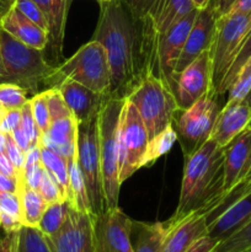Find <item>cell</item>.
<instances>
[{"label": "cell", "mask_w": 251, "mask_h": 252, "mask_svg": "<svg viewBox=\"0 0 251 252\" xmlns=\"http://www.w3.org/2000/svg\"><path fill=\"white\" fill-rule=\"evenodd\" d=\"M94 39L102 44L107 54L110 98L127 100L147 76H159L160 34L147 16H135L125 0L100 1Z\"/></svg>", "instance_id": "1"}, {"label": "cell", "mask_w": 251, "mask_h": 252, "mask_svg": "<svg viewBox=\"0 0 251 252\" xmlns=\"http://www.w3.org/2000/svg\"><path fill=\"white\" fill-rule=\"evenodd\" d=\"M224 148L209 138L199 149L185 157L184 176L177 208L171 219L198 211L204 216L223 197Z\"/></svg>", "instance_id": "2"}, {"label": "cell", "mask_w": 251, "mask_h": 252, "mask_svg": "<svg viewBox=\"0 0 251 252\" xmlns=\"http://www.w3.org/2000/svg\"><path fill=\"white\" fill-rule=\"evenodd\" d=\"M56 65L46 61L43 51L26 46L0 31V84H15L36 95L41 85L51 83Z\"/></svg>", "instance_id": "3"}, {"label": "cell", "mask_w": 251, "mask_h": 252, "mask_svg": "<svg viewBox=\"0 0 251 252\" xmlns=\"http://www.w3.org/2000/svg\"><path fill=\"white\" fill-rule=\"evenodd\" d=\"M125 98H108L98 113V138L102 189L106 209L118 207L121 182L118 179V129Z\"/></svg>", "instance_id": "4"}, {"label": "cell", "mask_w": 251, "mask_h": 252, "mask_svg": "<svg viewBox=\"0 0 251 252\" xmlns=\"http://www.w3.org/2000/svg\"><path fill=\"white\" fill-rule=\"evenodd\" d=\"M251 29V12L224 14L217 19L216 32L209 47L211 91L217 97L219 88L233 65L246 34Z\"/></svg>", "instance_id": "5"}, {"label": "cell", "mask_w": 251, "mask_h": 252, "mask_svg": "<svg viewBox=\"0 0 251 252\" xmlns=\"http://www.w3.org/2000/svg\"><path fill=\"white\" fill-rule=\"evenodd\" d=\"M65 78L110 98V65L102 44L93 39L80 47L70 58L56 66V71L49 84L53 88L58 81Z\"/></svg>", "instance_id": "6"}, {"label": "cell", "mask_w": 251, "mask_h": 252, "mask_svg": "<svg viewBox=\"0 0 251 252\" xmlns=\"http://www.w3.org/2000/svg\"><path fill=\"white\" fill-rule=\"evenodd\" d=\"M127 100L137 108L149 139L174 123L175 115L179 111L171 89L157 75L147 76Z\"/></svg>", "instance_id": "7"}, {"label": "cell", "mask_w": 251, "mask_h": 252, "mask_svg": "<svg viewBox=\"0 0 251 252\" xmlns=\"http://www.w3.org/2000/svg\"><path fill=\"white\" fill-rule=\"evenodd\" d=\"M76 159L85 182L91 213L94 217L98 216L106 211L102 175H101L98 115L78 125Z\"/></svg>", "instance_id": "8"}, {"label": "cell", "mask_w": 251, "mask_h": 252, "mask_svg": "<svg viewBox=\"0 0 251 252\" xmlns=\"http://www.w3.org/2000/svg\"><path fill=\"white\" fill-rule=\"evenodd\" d=\"M220 110L218 97L208 93L191 107L181 111L175 130L181 143L184 157L196 152L211 138Z\"/></svg>", "instance_id": "9"}, {"label": "cell", "mask_w": 251, "mask_h": 252, "mask_svg": "<svg viewBox=\"0 0 251 252\" xmlns=\"http://www.w3.org/2000/svg\"><path fill=\"white\" fill-rule=\"evenodd\" d=\"M149 137L147 128L132 102L126 100L118 129V165L121 185L140 169V160L145 152Z\"/></svg>", "instance_id": "10"}, {"label": "cell", "mask_w": 251, "mask_h": 252, "mask_svg": "<svg viewBox=\"0 0 251 252\" xmlns=\"http://www.w3.org/2000/svg\"><path fill=\"white\" fill-rule=\"evenodd\" d=\"M132 219L120 208H108L94 217L95 252H134Z\"/></svg>", "instance_id": "11"}, {"label": "cell", "mask_w": 251, "mask_h": 252, "mask_svg": "<svg viewBox=\"0 0 251 252\" xmlns=\"http://www.w3.org/2000/svg\"><path fill=\"white\" fill-rule=\"evenodd\" d=\"M171 91L179 111L191 107L211 91V57L209 49L202 52L192 63L172 79Z\"/></svg>", "instance_id": "12"}, {"label": "cell", "mask_w": 251, "mask_h": 252, "mask_svg": "<svg viewBox=\"0 0 251 252\" xmlns=\"http://www.w3.org/2000/svg\"><path fill=\"white\" fill-rule=\"evenodd\" d=\"M46 238L52 252H95L94 216L70 208L63 226Z\"/></svg>", "instance_id": "13"}, {"label": "cell", "mask_w": 251, "mask_h": 252, "mask_svg": "<svg viewBox=\"0 0 251 252\" xmlns=\"http://www.w3.org/2000/svg\"><path fill=\"white\" fill-rule=\"evenodd\" d=\"M219 16V0H212L204 9L198 10L196 20L191 27L184 49L180 54L174 69V75L181 73L202 52L211 47L216 32L217 19ZM172 84V83H171Z\"/></svg>", "instance_id": "14"}, {"label": "cell", "mask_w": 251, "mask_h": 252, "mask_svg": "<svg viewBox=\"0 0 251 252\" xmlns=\"http://www.w3.org/2000/svg\"><path fill=\"white\" fill-rule=\"evenodd\" d=\"M197 14L198 9L194 7L182 19L172 24L160 38L159 49H157V71H159V78H161L170 89H171L175 65L184 49L185 42L191 31Z\"/></svg>", "instance_id": "15"}, {"label": "cell", "mask_w": 251, "mask_h": 252, "mask_svg": "<svg viewBox=\"0 0 251 252\" xmlns=\"http://www.w3.org/2000/svg\"><path fill=\"white\" fill-rule=\"evenodd\" d=\"M162 223L165 226L162 252H186L198 239L208 235L206 216L198 211Z\"/></svg>", "instance_id": "16"}, {"label": "cell", "mask_w": 251, "mask_h": 252, "mask_svg": "<svg viewBox=\"0 0 251 252\" xmlns=\"http://www.w3.org/2000/svg\"><path fill=\"white\" fill-rule=\"evenodd\" d=\"M53 88L58 89L78 125L96 117L108 100L107 96L68 78L62 79Z\"/></svg>", "instance_id": "17"}, {"label": "cell", "mask_w": 251, "mask_h": 252, "mask_svg": "<svg viewBox=\"0 0 251 252\" xmlns=\"http://www.w3.org/2000/svg\"><path fill=\"white\" fill-rule=\"evenodd\" d=\"M251 160V123L224 148L223 192L230 191L244 177ZM223 194V196H224ZM221 199V198H220Z\"/></svg>", "instance_id": "18"}, {"label": "cell", "mask_w": 251, "mask_h": 252, "mask_svg": "<svg viewBox=\"0 0 251 252\" xmlns=\"http://www.w3.org/2000/svg\"><path fill=\"white\" fill-rule=\"evenodd\" d=\"M251 123V106L245 101L224 103L212 130L211 139L219 147L225 148Z\"/></svg>", "instance_id": "19"}, {"label": "cell", "mask_w": 251, "mask_h": 252, "mask_svg": "<svg viewBox=\"0 0 251 252\" xmlns=\"http://www.w3.org/2000/svg\"><path fill=\"white\" fill-rule=\"evenodd\" d=\"M39 6L48 24V48L52 61L58 64L63 56L64 32L71 0H32Z\"/></svg>", "instance_id": "20"}, {"label": "cell", "mask_w": 251, "mask_h": 252, "mask_svg": "<svg viewBox=\"0 0 251 252\" xmlns=\"http://www.w3.org/2000/svg\"><path fill=\"white\" fill-rule=\"evenodd\" d=\"M0 24L2 30L26 46L39 51H44L48 46V33L25 16L15 5L4 15Z\"/></svg>", "instance_id": "21"}, {"label": "cell", "mask_w": 251, "mask_h": 252, "mask_svg": "<svg viewBox=\"0 0 251 252\" xmlns=\"http://www.w3.org/2000/svg\"><path fill=\"white\" fill-rule=\"evenodd\" d=\"M251 220V189L225 209L207 228V234L221 241Z\"/></svg>", "instance_id": "22"}, {"label": "cell", "mask_w": 251, "mask_h": 252, "mask_svg": "<svg viewBox=\"0 0 251 252\" xmlns=\"http://www.w3.org/2000/svg\"><path fill=\"white\" fill-rule=\"evenodd\" d=\"M41 145L70 160L76 155L78 144V122L74 117H64L52 121L49 130L42 135Z\"/></svg>", "instance_id": "23"}, {"label": "cell", "mask_w": 251, "mask_h": 252, "mask_svg": "<svg viewBox=\"0 0 251 252\" xmlns=\"http://www.w3.org/2000/svg\"><path fill=\"white\" fill-rule=\"evenodd\" d=\"M193 9L194 6L191 0H153L148 11L143 16H147L152 21L161 38L172 24L179 21Z\"/></svg>", "instance_id": "24"}, {"label": "cell", "mask_w": 251, "mask_h": 252, "mask_svg": "<svg viewBox=\"0 0 251 252\" xmlns=\"http://www.w3.org/2000/svg\"><path fill=\"white\" fill-rule=\"evenodd\" d=\"M165 226L162 221H132V245L134 252H162Z\"/></svg>", "instance_id": "25"}, {"label": "cell", "mask_w": 251, "mask_h": 252, "mask_svg": "<svg viewBox=\"0 0 251 252\" xmlns=\"http://www.w3.org/2000/svg\"><path fill=\"white\" fill-rule=\"evenodd\" d=\"M17 194L21 203L22 225L38 226L42 214L47 207L39 191L30 189L26 186L25 181H21L17 184Z\"/></svg>", "instance_id": "26"}, {"label": "cell", "mask_w": 251, "mask_h": 252, "mask_svg": "<svg viewBox=\"0 0 251 252\" xmlns=\"http://www.w3.org/2000/svg\"><path fill=\"white\" fill-rule=\"evenodd\" d=\"M69 166V198L68 203L75 211L81 213L91 214L90 202H89L88 192H86L85 182H84L83 174L79 167L78 159L75 157L68 160Z\"/></svg>", "instance_id": "27"}, {"label": "cell", "mask_w": 251, "mask_h": 252, "mask_svg": "<svg viewBox=\"0 0 251 252\" xmlns=\"http://www.w3.org/2000/svg\"><path fill=\"white\" fill-rule=\"evenodd\" d=\"M176 140L177 133L171 123V125L167 126L165 129H162L161 132L157 133L155 137L149 139L147 148H145L144 154H143L142 160H140V169H142V167L150 166V165L154 164L159 158L167 154V153L171 150L172 145L175 144Z\"/></svg>", "instance_id": "28"}, {"label": "cell", "mask_w": 251, "mask_h": 252, "mask_svg": "<svg viewBox=\"0 0 251 252\" xmlns=\"http://www.w3.org/2000/svg\"><path fill=\"white\" fill-rule=\"evenodd\" d=\"M41 147V162L47 171L51 172L52 176L57 180L61 186L63 196L65 201L69 198V166L68 160L62 158L61 155L56 154L52 150L47 149L46 147L39 144Z\"/></svg>", "instance_id": "29"}, {"label": "cell", "mask_w": 251, "mask_h": 252, "mask_svg": "<svg viewBox=\"0 0 251 252\" xmlns=\"http://www.w3.org/2000/svg\"><path fill=\"white\" fill-rule=\"evenodd\" d=\"M70 208L71 207L69 206L66 201H59L47 204L38 224L39 230L46 236L56 234L63 226L64 221L66 220Z\"/></svg>", "instance_id": "30"}, {"label": "cell", "mask_w": 251, "mask_h": 252, "mask_svg": "<svg viewBox=\"0 0 251 252\" xmlns=\"http://www.w3.org/2000/svg\"><path fill=\"white\" fill-rule=\"evenodd\" d=\"M16 252H52L38 226L22 225L16 233Z\"/></svg>", "instance_id": "31"}, {"label": "cell", "mask_w": 251, "mask_h": 252, "mask_svg": "<svg viewBox=\"0 0 251 252\" xmlns=\"http://www.w3.org/2000/svg\"><path fill=\"white\" fill-rule=\"evenodd\" d=\"M251 58V29L249 31V33L246 34L245 39H244L243 44H241V48L239 51L238 56H236L235 61H234L233 65L229 69L228 74L224 78L223 83H221L220 88H219L218 93H217V97L224 95V94L228 93V90L230 89V86L233 85V83L235 81L236 76L240 73L241 68L244 66V64Z\"/></svg>", "instance_id": "32"}, {"label": "cell", "mask_w": 251, "mask_h": 252, "mask_svg": "<svg viewBox=\"0 0 251 252\" xmlns=\"http://www.w3.org/2000/svg\"><path fill=\"white\" fill-rule=\"evenodd\" d=\"M248 249H251V220L233 235L219 241L212 252H240Z\"/></svg>", "instance_id": "33"}, {"label": "cell", "mask_w": 251, "mask_h": 252, "mask_svg": "<svg viewBox=\"0 0 251 252\" xmlns=\"http://www.w3.org/2000/svg\"><path fill=\"white\" fill-rule=\"evenodd\" d=\"M251 91V58L244 64L235 81L228 90V100L225 103H236L245 101Z\"/></svg>", "instance_id": "34"}, {"label": "cell", "mask_w": 251, "mask_h": 252, "mask_svg": "<svg viewBox=\"0 0 251 252\" xmlns=\"http://www.w3.org/2000/svg\"><path fill=\"white\" fill-rule=\"evenodd\" d=\"M27 91L15 84H0V108L2 110H21L29 101Z\"/></svg>", "instance_id": "35"}, {"label": "cell", "mask_w": 251, "mask_h": 252, "mask_svg": "<svg viewBox=\"0 0 251 252\" xmlns=\"http://www.w3.org/2000/svg\"><path fill=\"white\" fill-rule=\"evenodd\" d=\"M31 103L32 115L34 121L41 130L42 135L46 134L51 127V115L48 108V91L44 90L42 93L36 94L32 98H30Z\"/></svg>", "instance_id": "36"}, {"label": "cell", "mask_w": 251, "mask_h": 252, "mask_svg": "<svg viewBox=\"0 0 251 252\" xmlns=\"http://www.w3.org/2000/svg\"><path fill=\"white\" fill-rule=\"evenodd\" d=\"M20 125H21L22 129H24V132L26 133V135L29 137L31 148L39 145V143H41V139H42V133L41 130H39L38 126H37L36 121H34L33 115H32L30 100L22 106L21 123H20Z\"/></svg>", "instance_id": "37"}, {"label": "cell", "mask_w": 251, "mask_h": 252, "mask_svg": "<svg viewBox=\"0 0 251 252\" xmlns=\"http://www.w3.org/2000/svg\"><path fill=\"white\" fill-rule=\"evenodd\" d=\"M38 191L47 204H51L59 201H65L59 184L52 176L51 172L47 171L46 169L43 171V176H42V181L41 185H39Z\"/></svg>", "instance_id": "38"}, {"label": "cell", "mask_w": 251, "mask_h": 252, "mask_svg": "<svg viewBox=\"0 0 251 252\" xmlns=\"http://www.w3.org/2000/svg\"><path fill=\"white\" fill-rule=\"evenodd\" d=\"M47 91H48V108L49 115H51V122L59 120V118L74 117L58 89L49 88L47 89Z\"/></svg>", "instance_id": "39"}, {"label": "cell", "mask_w": 251, "mask_h": 252, "mask_svg": "<svg viewBox=\"0 0 251 252\" xmlns=\"http://www.w3.org/2000/svg\"><path fill=\"white\" fill-rule=\"evenodd\" d=\"M14 5L25 16L29 17L32 22L38 25L42 30L48 33V24H47L46 16L36 2L32 0H14Z\"/></svg>", "instance_id": "40"}, {"label": "cell", "mask_w": 251, "mask_h": 252, "mask_svg": "<svg viewBox=\"0 0 251 252\" xmlns=\"http://www.w3.org/2000/svg\"><path fill=\"white\" fill-rule=\"evenodd\" d=\"M0 213L7 214L22 223L19 194L11 192H0Z\"/></svg>", "instance_id": "41"}, {"label": "cell", "mask_w": 251, "mask_h": 252, "mask_svg": "<svg viewBox=\"0 0 251 252\" xmlns=\"http://www.w3.org/2000/svg\"><path fill=\"white\" fill-rule=\"evenodd\" d=\"M21 123V110H2L0 108V132L11 133Z\"/></svg>", "instance_id": "42"}, {"label": "cell", "mask_w": 251, "mask_h": 252, "mask_svg": "<svg viewBox=\"0 0 251 252\" xmlns=\"http://www.w3.org/2000/svg\"><path fill=\"white\" fill-rule=\"evenodd\" d=\"M251 12V0H219V15Z\"/></svg>", "instance_id": "43"}, {"label": "cell", "mask_w": 251, "mask_h": 252, "mask_svg": "<svg viewBox=\"0 0 251 252\" xmlns=\"http://www.w3.org/2000/svg\"><path fill=\"white\" fill-rule=\"evenodd\" d=\"M43 171L44 167L42 165V162L24 167V172L22 174H24V181L26 184V186L38 191L39 185H41L42 181V176H43Z\"/></svg>", "instance_id": "44"}, {"label": "cell", "mask_w": 251, "mask_h": 252, "mask_svg": "<svg viewBox=\"0 0 251 252\" xmlns=\"http://www.w3.org/2000/svg\"><path fill=\"white\" fill-rule=\"evenodd\" d=\"M219 241L211 238L209 235L202 236L196 241L186 252H212L213 249L218 245Z\"/></svg>", "instance_id": "45"}, {"label": "cell", "mask_w": 251, "mask_h": 252, "mask_svg": "<svg viewBox=\"0 0 251 252\" xmlns=\"http://www.w3.org/2000/svg\"><path fill=\"white\" fill-rule=\"evenodd\" d=\"M125 1L135 16L142 17L148 11L153 0H125Z\"/></svg>", "instance_id": "46"}, {"label": "cell", "mask_w": 251, "mask_h": 252, "mask_svg": "<svg viewBox=\"0 0 251 252\" xmlns=\"http://www.w3.org/2000/svg\"><path fill=\"white\" fill-rule=\"evenodd\" d=\"M10 134L12 135V138H14L15 143H16L17 145H19L20 148H21L22 150H24L25 153L27 152V150L31 148V144H30V140H29V137L26 135V133L24 132V129H22L21 125L17 126L16 128H15L14 130H12Z\"/></svg>", "instance_id": "47"}, {"label": "cell", "mask_w": 251, "mask_h": 252, "mask_svg": "<svg viewBox=\"0 0 251 252\" xmlns=\"http://www.w3.org/2000/svg\"><path fill=\"white\" fill-rule=\"evenodd\" d=\"M16 233H6L0 239V252H16Z\"/></svg>", "instance_id": "48"}, {"label": "cell", "mask_w": 251, "mask_h": 252, "mask_svg": "<svg viewBox=\"0 0 251 252\" xmlns=\"http://www.w3.org/2000/svg\"><path fill=\"white\" fill-rule=\"evenodd\" d=\"M0 192L17 193V180L0 172Z\"/></svg>", "instance_id": "49"}, {"label": "cell", "mask_w": 251, "mask_h": 252, "mask_svg": "<svg viewBox=\"0 0 251 252\" xmlns=\"http://www.w3.org/2000/svg\"><path fill=\"white\" fill-rule=\"evenodd\" d=\"M38 162H41V147L37 145V147L30 148L26 152V154H25L24 167L31 166L33 164H38Z\"/></svg>", "instance_id": "50"}, {"label": "cell", "mask_w": 251, "mask_h": 252, "mask_svg": "<svg viewBox=\"0 0 251 252\" xmlns=\"http://www.w3.org/2000/svg\"><path fill=\"white\" fill-rule=\"evenodd\" d=\"M0 172L6 176H11L16 179V170H15L14 165L10 161L9 158L6 157V154L0 155Z\"/></svg>", "instance_id": "51"}, {"label": "cell", "mask_w": 251, "mask_h": 252, "mask_svg": "<svg viewBox=\"0 0 251 252\" xmlns=\"http://www.w3.org/2000/svg\"><path fill=\"white\" fill-rule=\"evenodd\" d=\"M12 5H14L12 0H0V21H1L4 15L9 11V9Z\"/></svg>", "instance_id": "52"}, {"label": "cell", "mask_w": 251, "mask_h": 252, "mask_svg": "<svg viewBox=\"0 0 251 252\" xmlns=\"http://www.w3.org/2000/svg\"><path fill=\"white\" fill-rule=\"evenodd\" d=\"M191 1L196 9L201 10V9H204V7H206L207 5L212 1V0H191Z\"/></svg>", "instance_id": "53"}, {"label": "cell", "mask_w": 251, "mask_h": 252, "mask_svg": "<svg viewBox=\"0 0 251 252\" xmlns=\"http://www.w3.org/2000/svg\"><path fill=\"white\" fill-rule=\"evenodd\" d=\"M5 150H6V134L0 132V155L5 154Z\"/></svg>", "instance_id": "54"}, {"label": "cell", "mask_w": 251, "mask_h": 252, "mask_svg": "<svg viewBox=\"0 0 251 252\" xmlns=\"http://www.w3.org/2000/svg\"><path fill=\"white\" fill-rule=\"evenodd\" d=\"M245 102L248 103V105L251 106V91H250V94H249V95H248V97L245 98Z\"/></svg>", "instance_id": "55"}, {"label": "cell", "mask_w": 251, "mask_h": 252, "mask_svg": "<svg viewBox=\"0 0 251 252\" xmlns=\"http://www.w3.org/2000/svg\"><path fill=\"white\" fill-rule=\"evenodd\" d=\"M249 175H251V160H250V164H249V169H248V171H246V174L244 175V177L249 176ZM244 177H243V179H244Z\"/></svg>", "instance_id": "56"}, {"label": "cell", "mask_w": 251, "mask_h": 252, "mask_svg": "<svg viewBox=\"0 0 251 252\" xmlns=\"http://www.w3.org/2000/svg\"><path fill=\"white\" fill-rule=\"evenodd\" d=\"M240 252H251V249H248V250H244V251H240Z\"/></svg>", "instance_id": "57"}, {"label": "cell", "mask_w": 251, "mask_h": 252, "mask_svg": "<svg viewBox=\"0 0 251 252\" xmlns=\"http://www.w3.org/2000/svg\"><path fill=\"white\" fill-rule=\"evenodd\" d=\"M0 228H1V220H0Z\"/></svg>", "instance_id": "58"}, {"label": "cell", "mask_w": 251, "mask_h": 252, "mask_svg": "<svg viewBox=\"0 0 251 252\" xmlns=\"http://www.w3.org/2000/svg\"><path fill=\"white\" fill-rule=\"evenodd\" d=\"M0 31H1V24H0Z\"/></svg>", "instance_id": "59"}, {"label": "cell", "mask_w": 251, "mask_h": 252, "mask_svg": "<svg viewBox=\"0 0 251 252\" xmlns=\"http://www.w3.org/2000/svg\"><path fill=\"white\" fill-rule=\"evenodd\" d=\"M100 1H102V0H100Z\"/></svg>", "instance_id": "60"}, {"label": "cell", "mask_w": 251, "mask_h": 252, "mask_svg": "<svg viewBox=\"0 0 251 252\" xmlns=\"http://www.w3.org/2000/svg\"><path fill=\"white\" fill-rule=\"evenodd\" d=\"M12 1H14V0H12Z\"/></svg>", "instance_id": "61"}]
</instances>
